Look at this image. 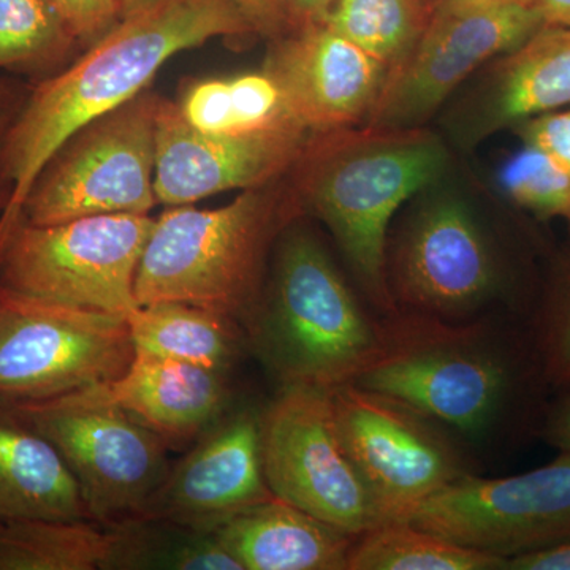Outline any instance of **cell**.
Returning a JSON list of instances; mask_svg holds the SVG:
<instances>
[{
  "label": "cell",
  "instance_id": "cell-1",
  "mask_svg": "<svg viewBox=\"0 0 570 570\" xmlns=\"http://www.w3.org/2000/svg\"><path fill=\"white\" fill-rule=\"evenodd\" d=\"M351 384L417 409L475 455L538 439L551 395L530 322H448L403 309L379 316L376 358Z\"/></svg>",
  "mask_w": 570,
  "mask_h": 570
},
{
  "label": "cell",
  "instance_id": "cell-2",
  "mask_svg": "<svg viewBox=\"0 0 570 570\" xmlns=\"http://www.w3.org/2000/svg\"><path fill=\"white\" fill-rule=\"evenodd\" d=\"M253 33L254 22L232 0H153L122 14L77 61L36 82L0 142V243L20 219L41 167L71 135L146 91L178 52Z\"/></svg>",
  "mask_w": 570,
  "mask_h": 570
},
{
  "label": "cell",
  "instance_id": "cell-3",
  "mask_svg": "<svg viewBox=\"0 0 570 570\" xmlns=\"http://www.w3.org/2000/svg\"><path fill=\"white\" fill-rule=\"evenodd\" d=\"M449 160L441 135L425 127L354 126L307 135L285 175L306 214L328 228L377 316L396 311L387 281L393 219L444 175Z\"/></svg>",
  "mask_w": 570,
  "mask_h": 570
},
{
  "label": "cell",
  "instance_id": "cell-4",
  "mask_svg": "<svg viewBox=\"0 0 570 570\" xmlns=\"http://www.w3.org/2000/svg\"><path fill=\"white\" fill-rule=\"evenodd\" d=\"M245 333L281 387L351 384L379 351L377 314L305 216L277 238Z\"/></svg>",
  "mask_w": 570,
  "mask_h": 570
},
{
  "label": "cell",
  "instance_id": "cell-5",
  "mask_svg": "<svg viewBox=\"0 0 570 570\" xmlns=\"http://www.w3.org/2000/svg\"><path fill=\"white\" fill-rule=\"evenodd\" d=\"M303 216L287 176L242 190L220 208L170 206L154 219L142 250L135 281L138 306L186 303L235 318L245 328L277 238Z\"/></svg>",
  "mask_w": 570,
  "mask_h": 570
},
{
  "label": "cell",
  "instance_id": "cell-6",
  "mask_svg": "<svg viewBox=\"0 0 570 570\" xmlns=\"http://www.w3.org/2000/svg\"><path fill=\"white\" fill-rule=\"evenodd\" d=\"M390 232L387 281L396 309L448 322H530L542 279L463 195L426 189Z\"/></svg>",
  "mask_w": 570,
  "mask_h": 570
},
{
  "label": "cell",
  "instance_id": "cell-7",
  "mask_svg": "<svg viewBox=\"0 0 570 570\" xmlns=\"http://www.w3.org/2000/svg\"><path fill=\"white\" fill-rule=\"evenodd\" d=\"M149 214H99L69 223L20 220L0 243V287L59 305L127 317L151 235Z\"/></svg>",
  "mask_w": 570,
  "mask_h": 570
},
{
  "label": "cell",
  "instance_id": "cell-8",
  "mask_svg": "<svg viewBox=\"0 0 570 570\" xmlns=\"http://www.w3.org/2000/svg\"><path fill=\"white\" fill-rule=\"evenodd\" d=\"M159 102L160 96L146 89L71 135L41 167L18 223L52 225L99 214H149L157 205Z\"/></svg>",
  "mask_w": 570,
  "mask_h": 570
},
{
  "label": "cell",
  "instance_id": "cell-9",
  "mask_svg": "<svg viewBox=\"0 0 570 570\" xmlns=\"http://www.w3.org/2000/svg\"><path fill=\"white\" fill-rule=\"evenodd\" d=\"M7 403L59 450L80 485L89 520L111 528L145 519L171 468L170 444L163 436L86 390Z\"/></svg>",
  "mask_w": 570,
  "mask_h": 570
},
{
  "label": "cell",
  "instance_id": "cell-10",
  "mask_svg": "<svg viewBox=\"0 0 570 570\" xmlns=\"http://www.w3.org/2000/svg\"><path fill=\"white\" fill-rule=\"evenodd\" d=\"M332 403L379 524L404 520L420 502L479 472L478 455L456 434L396 397L344 384L332 389Z\"/></svg>",
  "mask_w": 570,
  "mask_h": 570
},
{
  "label": "cell",
  "instance_id": "cell-11",
  "mask_svg": "<svg viewBox=\"0 0 570 570\" xmlns=\"http://www.w3.org/2000/svg\"><path fill=\"white\" fill-rule=\"evenodd\" d=\"M134 354L127 317L0 287V400H52L107 384Z\"/></svg>",
  "mask_w": 570,
  "mask_h": 570
},
{
  "label": "cell",
  "instance_id": "cell-12",
  "mask_svg": "<svg viewBox=\"0 0 570 570\" xmlns=\"http://www.w3.org/2000/svg\"><path fill=\"white\" fill-rule=\"evenodd\" d=\"M262 460L279 501L347 534L377 527L376 509L337 431L332 390L281 387L262 411Z\"/></svg>",
  "mask_w": 570,
  "mask_h": 570
},
{
  "label": "cell",
  "instance_id": "cell-13",
  "mask_svg": "<svg viewBox=\"0 0 570 570\" xmlns=\"http://www.w3.org/2000/svg\"><path fill=\"white\" fill-rule=\"evenodd\" d=\"M401 521L505 562L570 542V452L509 478L464 475Z\"/></svg>",
  "mask_w": 570,
  "mask_h": 570
},
{
  "label": "cell",
  "instance_id": "cell-14",
  "mask_svg": "<svg viewBox=\"0 0 570 570\" xmlns=\"http://www.w3.org/2000/svg\"><path fill=\"white\" fill-rule=\"evenodd\" d=\"M546 24L534 6L431 11L415 47L389 71L363 126L425 127L469 78Z\"/></svg>",
  "mask_w": 570,
  "mask_h": 570
},
{
  "label": "cell",
  "instance_id": "cell-15",
  "mask_svg": "<svg viewBox=\"0 0 570 570\" xmlns=\"http://www.w3.org/2000/svg\"><path fill=\"white\" fill-rule=\"evenodd\" d=\"M298 122L250 134L209 135L187 126L171 100L160 97L156 116L157 205L183 206L283 178L307 138Z\"/></svg>",
  "mask_w": 570,
  "mask_h": 570
},
{
  "label": "cell",
  "instance_id": "cell-16",
  "mask_svg": "<svg viewBox=\"0 0 570 570\" xmlns=\"http://www.w3.org/2000/svg\"><path fill=\"white\" fill-rule=\"evenodd\" d=\"M272 499L262 460V411L243 407L227 412L170 468L145 519L208 531Z\"/></svg>",
  "mask_w": 570,
  "mask_h": 570
},
{
  "label": "cell",
  "instance_id": "cell-17",
  "mask_svg": "<svg viewBox=\"0 0 570 570\" xmlns=\"http://www.w3.org/2000/svg\"><path fill=\"white\" fill-rule=\"evenodd\" d=\"M272 41L264 70L299 126L313 134L366 122L387 80L384 63L325 24Z\"/></svg>",
  "mask_w": 570,
  "mask_h": 570
},
{
  "label": "cell",
  "instance_id": "cell-18",
  "mask_svg": "<svg viewBox=\"0 0 570 570\" xmlns=\"http://www.w3.org/2000/svg\"><path fill=\"white\" fill-rule=\"evenodd\" d=\"M475 75L448 118L449 134L463 148L570 107V28L546 24Z\"/></svg>",
  "mask_w": 570,
  "mask_h": 570
},
{
  "label": "cell",
  "instance_id": "cell-19",
  "mask_svg": "<svg viewBox=\"0 0 570 570\" xmlns=\"http://www.w3.org/2000/svg\"><path fill=\"white\" fill-rule=\"evenodd\" d=\"M122 409L168 444L204 436L230 406L227 374L135 351L121 376L86 389Z\"/></svg>",
  "mask_w": 570,
  "mask_h": 570
},
{
  "label": "cell",
  "instance_id": "cell-20",
  "mask_svg": "<svg viewBox=\"0 0 570 570\" xmlns=\"http://www.w3.org/2000/svg\"><path fill=\"white\" fill-rule=\"evenodd\" d=\"M243 570H347L358 535L272 499L212 528Z\"/></svg>",
  "mask_w": 570,
  "mask_h": 570
},
{
  "label": "cell",
  "instance_id": "cell-21",
  "mask_svg": "<svg viewBox=\"0 0 570 570\" xmlns=\"http://www.w3.org/2000/svg\"><path fill=\"white\" fill-rule=\"evenodd\" d=\"M89 520L80 485L50 439L0 400V520Z\"/></svg>",
  "mask_w": 570,
  "mask_h": 570
},
{
  "label": "cell",
  "instance_id": "cell-22",
  "mask_svg": "<svg viewBox=\"0 0 570 570\" xmlns=\"http://www.w3.org/2000/svg\"><path fill=\"white\" fill-rule=\"evenodd\" d=\"M127 324L135 351L225 374L247 347L245 328L235 318L186 303L138 306Z\"/></svg>",
  "mask_w": 570,
  "mask_h": 570
},
{
  "label": "cell",
  "instance_id": "cell-23",
  "mask_svg": "<svg viewBox=\"0 0 570 570\" xmlns=\"http://www.w3.org/2000/svg\"><path fill=\"white\" fill-rule=\"evenodd\" d=\"M121 543L91 520H0V570L116 569Z\"/></svg>",
  "mask_w": 570,
  "mask_h": 570
},
{
  "label": "cell",
  "instance_id": "cell-24",
  "mask_svg": "<svg viewBox=\"0 0 570 570\" xmlns=\"http://www.w3.org/2000/svg\"><path fill=\"white\" fill-rule=\"evenodd\" d=\"M508 562L468 549L409 521H385L360 534L347 570H505Z\"/></svg>",
  "mask_w": 570,
  "mask_h": 570
},
{
  "label": "cell",
  "instance_id": "cell-25",
  "mask_svg": "<svg viewBox=\"0 0 570 570\" xmlns=\"http://www.w3.org/2000/svg\"><path fill=\"white\" fill-rule=\"evenodd\" d=\"M78 45L50 0H0V70L39 82L66 67Z\"/></svg>",
  "mask_w": 570,
  "mask_h": 570
},
{
  "label": "cell",
  "instance_id": "cell-26",
  "mask_svg": "<svg viewBox=\"0 0 570 570\" xmlns=\"http://www.w3.org/2000/svg\"><path fill=\"white\" fill-rule=\"evenodd\" d=\"M426 0H335L324 22L384 63L403 61L430 21Z\"/></svg>",
  "mask_w": 570,
  "mask_h": 570
},
{
  "label": "cell",
  "instance_id": "cell-27",
  "mask_svg": "<svg viewBox=\"0 0 570 570\" xmlns=\"http://www.w3.org/2000/svg\"><path fill=\"white\" fill-rule=\"evenodd\" d=\"M119 528L122 546L116 569L243 570L212 531L148 519Z\"/></svg>",
  "mask_w": 570,
  "mask_h": 570
},
{
  "label": "cell",
  "instance_id": "cell-28",
  "mask_svg": "<svg viewBox=\"0 0 570 570\" xmlns=\"http://www.w3.org/2000/svg\"><path fill=\"white\" fill-rule=\"evenodd\" d=\"M551 392L570 382V249L551 262L530 321Z\"/></svg>",
  "mask_w": 570,
  "mask_h": 570
},
{
  "label": "cell",
  "instance_id": "cell-29",
  "mask_svg": "<svg viewBox=\"0 0 570 570\" xmlns=\"http://www.w3.org/2000/svg\"><path fill=\"white\" fill-rule=\"evenodd\" d=\"M501 186L510 200L540 220L570 216V174L549 154L523 145L501 170Z\"/></svg>",
  "mask_w": 570,
  "mask_h": 570
},
{
  "label": "cell",
  "instance_id": "cell-30",
  "mask_svg": "<svg viewBox=\"0 0 570 570\" xmlns=\"http://www.w3.org/2000/svg\"><path fill=\"white\" fill-rule=\"evenodd\" d=\"M235 134L258 132L295 121L288 115L283 91L268 71H249L228 78ZM296 122V121H295Z\"/></svg>",
  "mask_w": 570,
  "mask_h": 570
},
{
  "label": "cell",
  "instance_id": "cell-31",
  "mask_svg": "<svg viewBox=\"0 0 570 570\" xmlns=\"http://www.w3.org/2000/svg\"><path fill=\"white\" fill-rule=\"evenodd\" d=\"M187 126L209 135H234L230 82L228 78H206L190 82L175 102Z\"/></svg>",
  "mask_w": 570,
  "mask_h": 570
},
{
  "label": "cell",
  "instance_id": "cell-32",
  "mask_svg": "<svg viewBox=\"0 0 570 570\" xmlns=\"http://www.w3.org/2000/svg\"><path fill=\"white\" fill-rule=\"evenodd\" d=\"M78 43H94L122 18L119 0H50Z\"/></svg>",
  "mask_w": 570,
  "mask_h": 570
},
{
  "label": "cell",
  "instance_id": "cell-33",
  "mask_svg": "<svg viewBox=\"0 0 570 570\" xmlns=\"http://www.w3.org/2000/svg\"><path fill=\"white\" fill-rule=\"evenodd\" d=\"M523 145L534 146L557 160L570 174V108L551 111L517 126Z\"/></svg>",
  "mask_w": 570,
  "mask_h": 570
},
{
  "label": "cell",
  "instance_id": "cell-34",
  "mask_svg": "<svg viewBox=\"0 0 570 570\" xmlns=\"http://www.w3.org/2000/svg\"><path fill=\"white\" fill-rule=\"evenodd\" d=\"M538 439L560 452H570V382L551 392Z\"/></svg>",
  "mask_w": 570,
  "mask_h": 570
},
{
  "label": "cell",
  "instance_id": "cell-35",
  "mask_svg": "<svg viewBox=\"0 0 570 570\" xmlns=\"http://www.w3.org/2000/svg\"><path fill=\"white\" fill-rule=\"evenodd\" d=\"M254 22L261 36L279 39L294 31L287 0H232Z\"/></svg>",
  "mask_w": 570,
  "mask_h": 570
},
{
  "label": "cell",
  "instance_id": "cell-36",
  "mask_svg": "<svg viewBox=\"0 0 570 570\" xmlns=\"http://www.w3.org/2000/svg\"><path fill=\"white\" fill-rule=\"evenodd\" d=\"M505 570H570V542L512 558Z\"/></svg>",
  "mask_w": 570,
  "mask_h": 570
},
{
  "label": "cell",
  "instance_id": "cell-37",
  "mask_svg": "<svg viewBox=\"0 0 570 570\" xmlns=\"http://www.w3.org/2000/svg\"><path fill=\"white\" fill-rule=\"evenodd\" d=\"M29 89L21 82L9 80V78L0 77V142L6 137L7 130L17 118L18 111L21 110ZM6 208V198L0 194V214Z\"/></svg>",
  "mask_w": 570,
  "mask_h": 570
},
{
  "label": "cell",
  "instance_id": "cell-38",
  "mask_svg": "<svg viewBox=\"0 0 570 570\" xmlns=\"http://www.w3.org/2000/svg\"><path fill=\"white\" fill-rule=\"evenodd\" d=\"M333 2L335 0H287L294 31L305 26L324 22Z\"/></svg>",
  "mask_w": 570,
  "mask_h": 570
},
{
  "label": "cell",
  "instance_id": "cell-39",
  "mask_svg": "<svg viewBox=\"0 0 570 570\" xmlns=\"http://www.w3.org/2000/svg\"><path fill=\"white\" fill-rule=\"evenodd\" d=\"M534 6V0H430L431 11L490 9V7Z\"/></svg>",
  "mask_w": 570,
  "mask_h": 570
},
{
  "label": "cell",
  "instance_id": "cell-40",
  "mask_svg": "<svg viewBox=\"0 0 570 570\" xmlns=\"http://www.w3.org/2000/svg\"><path fill=\"white\" fill-rule=\"evenodd\" d=\"M534 7L547 24L570 28V0H534Z\"/></svg>",
  "mask_w": 570,
  "mask_h": 570
},
{
  "label": "cell",
  "instance_id": "cell-41",
  "mask_svg": "<svg viewBox=\"0 0 570 570\" xmlns=\"http://www.w3.org/2000/svg\"><path fill=\"white\" fill-rule=\"evenodd\" d=\"M149 2H153V0H119V3H121L122 7V14L140 9V7L146 6V3Z\"/></svg>",
  "mask_w": 570,
  "mask_h": 570
},
{
  "label": "cell",
  "instance_id": "cell-42",
  "mask_svg": "<svg viewBox=\"0 0 570 570\" xmlns=\"http://www.w3.org/2000/svg\"><path fill=\"white\" fill-rule=\"evenodd\" d=\"M568 223H569V225H570V216H569Z\"/></svg>",
  "mask_w": 570,
  "mask_h": 570
},
{
  "label": "cell",
  "instance_id": "cell-43",
  "mask_svg": "<svg viewBox=\"0 0 570 570\" xmlns=\"http://www.w3.org/2000/svg\"><path fill=\"white\" fill-rule=\"evenodd\" d=\"M426 2L430 3V0H426ZM430 9H431V7H430Z\"/></svg>",
  "mask_w": 570,
  "mask_h": 570
}]
</instances>
